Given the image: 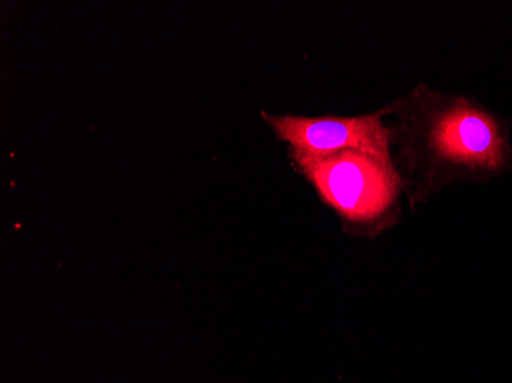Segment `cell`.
Wrapping results in <instances>:
<instances>
[{"mask_svg": "<svg viewBox=\"0 0 512 383\" xmlns=\"http://www.w3.org/2000/svg\"><path fill=\"white\" fill-rule=\"evenodd\" d=\"M296 161L318 187L325 203L353 221L378 218L393 201L398 177L370 155L342 151L330 155L295 152Z\"/></svg>", "mask_w": 512, "mask_h": 383, "instance_id": "obj_1", "label": "cell"}, {"mask_svg": "<svg viewBox=\"0 0 512 383\" xmlns=\"http://www.w3.org/2000/svg\"><path fill=\"white\" fill-rule=\"evenodd\" d=\"M279 137L289 141L299 154L330 155L355 151L370 155L388 171V131L376 115L348 118H269Z\"/></svg>", "mask_w": 512, "mask_h": 383, "instance_id": "obj_2", "label": "cell"}, {"mask_svg": "<svg viewBox=\"0 0 512 383\" xmlns=\"http://www.w3.org/2000/svg\"><path fill=\"white\" fill-rule=\"evenodd\" d=\"M434 145L442 157L471 169L494 171L505 163V141L494 118L465 100L440 117Z\"/></svg>", "mask_w": 512, "mask_h": 383, "instance_id": "obj_3", "label": "cell"}]
</instances>
